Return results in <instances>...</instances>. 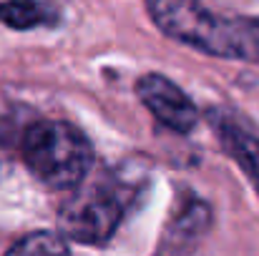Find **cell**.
I'll return each instance as SVG.
<instances>
[{"label": "cell", "mask_w": 259, "mask_h": 256, "mask_svg": "<svg viewBox=\"0 0 259 256\" xmlns=\"http://www.w3.org/2000/svg\"><path fill=\"white\" fill-rule=\"evenodd\" d=\"M151 20L174 40L219 58L259 61V20L224 18L199 0H146Z\"/></svg>", "instance_id": "obj_1"}, {"label": "cell", "mask_w": 259, "mask_h": 256, "mask_svg": "<svg viewBox=\"0 0 259 256\" xmlns=\"http://www.w3.org/2000/svg\"><path fill=\"white\" fill-rule=\"evenodd\" d=\"M20 156L28 171L51 188H76L93 166L88 138L66 121H35L25 128Z\"/></svg>", "instance_id": "obj_2"}, {"label": "cell", "mask_w": 259, "mask_h": 256, "mask_svg": "<svg viewBox=\"0 0 259 256\" xmlns=\"http://www.w3.org/2000/svg\"><path fill=\"white\" fill-rule=\"evenodd\" d=\"M126 211V201L116 186L91 183L81 188L63 209V231L81 244H103L113 236Z\"/></svg>", "instance_id": "obj_3"}, {"label": "cell", "mask_w": 259, "mask_h": 256, "mask_svg": "<svg viewBox=\"0 0 259 256\" xmlns=\"http://www.w3.org/2000/svg\"><path fill=\"white\" fill-rule=\"evenodd\" d=\"M136 93L151 116L176 133H189L199 121V111L191 98L161 73H146L139 78Z\"/></svg>", "instance_id": "obj_4"}, {"label": "cell", "mask_w": 259, "mask_h": 256, "mask_svg": "<svg viewBox=\"0 0 259 256\" xmlns=\"http://www.w3.org/2000/svg\"><path fill=\"white\" fill-rule=\"evenodd\" d=\"M211 126L219 133L224 151L239 164V169L252 178L259 191V138L224 113H211Z\"/></svg>", "instance_id": "obj_5"}, {"label": "cell", "mask_w": 259, "mask_h": 256, "mask_svg": "<svg viewBox=\"0 0 259 256\" xmlns=\"http://www.w3.org/2000/svg\"><path fill=\"white\" fill-rule=\"evenodd\" d=\"M0 23L13 30L56 25L58 10L43 0H5V3H0Z\"/></svg>", "instance_id": "obj_6"}, {"label": "cell", "mask_w": 259, "mask_h": 256, "mask_svg": "<svg viewBox=\"0 0 259 256\" xmlns=\"http://www.w3.org/2000/svg\"><path fill=\"white\" fill-rule=\"evenodd\" d=\"M5 256H71L66 239L56 231H35L15 241Z\"/></svg>", "instance_id": "obj_7"}]
</instances>
